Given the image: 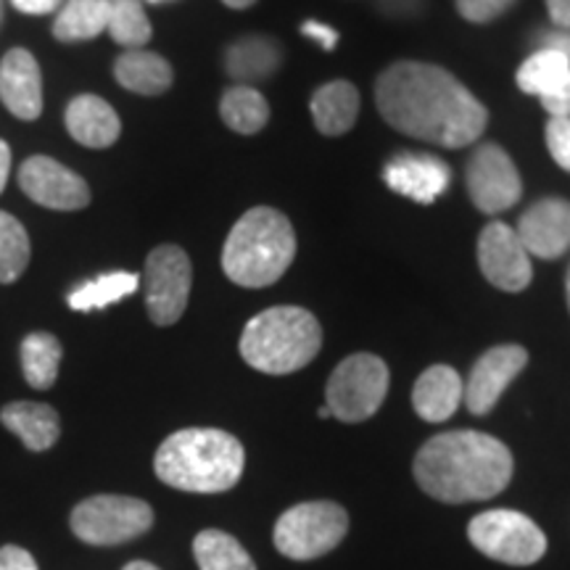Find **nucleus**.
Here are the masks:
<instances>
[{
	"label": "nucleus",
	"mask_w": 570,
	"mask_h": 570,
	"mask_svg": "<svg viewBox=\"0 0 570 570\" xmlns=\"http://www.w3.org/2000/svg\"><path fill=\"white\" fill-rule=\"evenodd\" d=\"M375 104L394 130L441 148H465L487 132L489 111L452 71L396 61L377 77Z\"/></svg>",
	"instance_id": "1"
},
{
	"label": "nucleus",
	"mask_w": 570,
	"mask_h": 570,
	"mask_svg": "<svg viewBox=\"0 0 570 570\" xmlns=\"http://www.w3.org/2000/svg\"><path fill=\"white\" fill-rule=\"evenodd\" d=\"M512 470L510 449L481 431L439 433L420 446L412 465L417 487L446 504L483 502L502 494Z\"/></svg>",
	"instance_id": "2"
},
{
	"label": "nucleus",
	"mask_w": 570,
	"mask_h": 570,
	"mask_svg": "<svg viewBox=\"0 0 570 570\" xmlns=\"http://www.w3.org/2000/svg\"><path fill=\"white\" fill-rule=\"evenodd\" d=\"M244 444L219 428H185L161 441L154 470L167 487L190 494H219L240 481Z\"/></svg>",
	"instance_id": "3"
},
{
	"label": "nucleus",
	"mask_w": 570,
	"mask_h": 570,
	"mask_svg": "<svg viewBox=\"0 0 570 570\" xmlns=\"http://www.w3.org/2000/svg\"><path fill=\"white\" fill-rule=\"evenodd\" d=\"M296 256L291 219L273 206H254L233 225L223 248V269L240 288H267L288 273Z\"/></svg>",
	"instance_id": "4"
},
{
	"label": "nucleus",
	"mask_w": 570,
	"mask_h": 570,
	"mask_svg": "<svg viewBox=\"0 0 570 570\" xmlns=\"http://www.w3.org/2000/svg\"><path fill=\"white\" fill-rule=\"evenodd\" d=\"M323 348V327L302 306H269L248 320L240 336L246 365L265 375H291L309 365Z\"/></svg>",
	"instance_id": "5"
},
{
	"label": "nucleus",
	"mask_w": 570,
	"mask_h": 570,
	"mask_svg": "<svg viewBox=\"0 0 570 570\" xmlns=\"http://www.w3.org/2000/svg\"><path fill=\"white\" fill-rule=\"evenodd\" d=\"M389 383V367L381 356L367 352L352 354L333 370L325 391V407L331 410V417L344 420V423H362L373 417L386 402Z\"/></svg>",
	"instance_id": "6"
},
{
	"label": "nucleus",
	"mask_w": 570,
	"mask_h": 570,
	"mask_svg": "<svg viewBox=\"0 0 570 570\" xmlns=\"http://www.w3.org/2000/svg\"><path fill=\"white\" fill-rule=\"evenodd\" d=\"M346 531L348 515L341 504L302 502L277 518L275 547L291 560H315L336 550Z\"/></svg>",
	"instance_id": "7"
},
{
	"label": "nucleus",
	"mask_w": 570,
	"mask_h": 570,
	"mask_svg": "<svg viewBox=\"0 0 570 570\" xmlns=\"http://www.w3.org/2000/svg\"><path fill=\"white\" fill-rule=\"evenodd\" d=\"M71 531L75 537L92 547L125 544L151 531L154 510L151 504L135 497L98 494L82 499L71 510Z\"/></svg>",
	"instance_id": "8"
},
{
	"label": "nucleus",
	"mask_w": 570,
	"mask_h": 570,
	"mask_svg": "<svg viewBox=\"0 0 570 570\" xmlns=\"http://www.w3.org/2000/svg\"><path fill=\"white\" fill-rule=\"evenodd\" d=\"M475 550L504 566H533L544 558L547 537L529 515L518 510H487L468 525Z\"/></svg>",
	"instance_id": "9"
},
{
	"label": "nucleus",
	"mask_w": 570,
	"mask_h": 570,
	"mask_svg": "<svg viewBox=\"0 0 570 570\" xmlns=\"http://www.w3.org/2000/svg\"><path fill=\"white\" fill-rule=\"evenodd\" d=\"M146 309L154 325H175L185 315L194 285V267L188 254L175 244L156 246L146 256Z\"/></svg>",
	"instance_id": "10"
},
{
	"label": "nucleus",
	"mask_w": 570,
	"mask_h": 570,
	"mask_svg": "<svg viewBox=\"0 0 570 570\" xmlns=\"http://www.w3.org/2000/svg\"><path fill=\"white\" fill-rule=\"evenodd\" d=\"M468 194L483 214H499L515 206L523 196L515 161L497 142H483L468 161Z\"/></svg>",
	"instance_id": "11"
},
{
	"label": "nucleus",
	"mask_w": 570,
	"mask_h": 570,
	"mask_svg": "<svg viewBox=\"0 0 570 570\" xmlns=\"http://www.w3.org/2000/svg\"><path fill=\"white\" fill-rule=\"evenodd\" d=\"M479 265L487 281L504 294H520L529 288L533 269L531 256L520 244L515 227L508 223H491L479 238Z\"/></svg>",
	"instance_id": "12"
},
{
	"label": "nucleus",
	"mask_w": 570,
	"mask_h": 570,
	"mask_svg": "<svg viewBox=\"0 0 570 570\" xmlns=\"http://www.w3.org/2000/svg\"><path fill=\"white\" fill-rule=\"evenodd\" d=\"M19 185L38 206L56 212H80L90 204L85 177L71 173L51 156H30L19 169Z\"/></svg>",
	"instance_id": "13"
},
{
	"label": "nucleus",
	"mask_w": 570,
	"mask_h": 570,
	"mask_svg": "<svg viewBox=\"0 0 570 570\" xmlns=\"http://www.w3.org/2000/svg\"><path fill=\"white\" fill-rule=\"evenodd\" d=\"M525 365H529V352H525L523 346L502 344L489 348V352L475 362L473 370H470L465 394H462L465 407L473 412V415H489V412L497 407L504 389L523 373Z\"/></svg>",
	"instance_id": "14"
},
{
	"label": "nucleus",
	"mask_w": 570,
	"mask_h": 570,
	"mask_svg": "<svg viewBox=\"0 0 570 570\" xmlns=\"http://www.w3.org/2000/svg\"><path fill=\"white\" fill-rule=\"evenodd\" d=\"M515 233L529 254L539 259H558L570 248V202L541 198L525 209Z\"/></svg>",
	"instance_id": "15"
},
{
	"label": "nucleus",
	"mask_w": 570,
	"mask_h": 570,
	"mask_svg": "<svg viewBox=\"0 0 570 570\" xmlns=\"http://www.w3.org/2000/svg\"><path fill=\"white\" fill-rule=\"evenodd\" d=\"M383 180L394 194L412 198L417 204H433L446 194L452 183V169L439 156L399 154L383 169Z\"/></svg>",
	"instance_id": "16"
},
{
	"label": "nucleus",
	"mask_w": 570,
	"mask_h": 570,
	"mask_svg": "<svg viewBox=\"0 0 570 570\" xmlns=\"http://www.w3.org/2000/svg\"><path fill=\"white\" fill-rule=\"evenodd\" d=\"M0 101L21 122H35L42 114L40 63L27 48H11L0 61Z\"/></svg>",
	"instance_id": "17"
},
{
	"label": "nucleus",
	"mask_w": 570,
	"mask_h": 570,
	"mask_svg": "<svg viewBox=\"0 0 570 570\" xmlns=\"http://www.w3.org/2000/svg\"><path fill=\"white\" fill-rule=\"evenodd\" d=\"M67 130L85 148H109L119 140L122 122L119 114L114 111L111 104H106L101 96H85L71 98L67 106Z\"/></svg>",
	"instance_id": "18"
},
{
	"label": "nucleus",
	"mask_w": 570,
	"mask_h": 570,
	"mask_svg": "<svg viewBox=\"0 0 570 570\" xmlns=\"http://www.w3.org/2000/svg\"><path fill=\"white\" fill-rule=\"evenodd\" d=\"M465 394L460 373L449 365H433L417 377L412 389V407L425 423H444L458 412Z\"/></svg>",
	"instance_id": "19"
},
{
	"label": "nucleus",
	"mask_w": 570,
	"mask_h": 570,
	"mask_svg": "<svg viewBox=\"0 0 570 570\" xmlns=\"http://www.w3.org/2000/svg\"><path fill=\"white\" fill-rule=\"evenodd\" d=\"M0 423L30 452H46L61 436V420L51 404L11 402L0 410Z\"/></svg>",
	"instance_id": "20"
},
{
	"label": "nucleus",
	"mask_w": 570,
	"mask_h": 570,
	"mask_svg": "<svg viewBox=\"0 0 570 570\" xmlns=\"http://www.w3.org/2000/svg\"><path fill=\"white\" fill-rule=\"evenodd\" d=\"M283 63L281 42L269 35H246L225 51V69L238 85L269 80Z\"/></svg>",
	"instance_id": "21"
},
{
	"label": "nucleus",
	"mask_w": 570,
	"mask_h": 570,
	"mask_svg": "<svg viewBox=\"0 0 570 570\" xmlns=\"http://www.w3.org/2000/svg\"><path fill=\"white\" fill-rule=\"evenodd\" d=\"M360 117V90L346 80L325 82L312 96V119L327 138L348 132Z\"/></svg>",
	"instance_id": "22"
},
{
	"label": "nucleus",
	"mask_w": 570,
	"mask_h": 570,
	"mask_svg": "<svg viewBox=\"0 0 570 570\" xmlns=\"http://www.w3.org/2000/svg\"><path fill=\"white\" fill-rule=\"evenodd\" d=\"M114 77L125 90L138 96H161L173 88L175 71L164 56L151 51H127L114 63Z\"/></svg>",
	"instance_id": "23"
},
{
	"label": "nucleus",
	"mask_w": 570,
	"mask_h": 570,
	"mask_svg": "<svg viewBox=\"0 0 570 570\" xmlns=\"http://www.w3.org/2000/svg\"><path fill=\"white\" fill-rule=\"evenodd\" d=\"M109 9L111 3L106 0H67L53 21V38L59 42L96 40L109 27Z\"/></svg>",
	"instance_id": "24"
},
{
	"label": "nucleus",
	"mask_w": 570,
	"mask_h": 570,
	"mask_svg": "<svg viewBox=\"0 0 570 570\" xmlns=\"http://www.w3.org/2000/svg\"><path fill=\"white\" fill-rule=\"evenodd\" d=\"M219 117L238 135H256L269 122V106L259 90L252 85H233L223 92L219 101Z\"/></svg>",
	"instance_id": "25"
},
{
	"label": "nucleus",
	"mask_w": 570,
	"mask_h": 570,
	"mask_svg": "<svg viewBox=\"0 0 570 570\" xmlns=\"http://www.w3.org/2000/svg\"><path fill=\"white\" fill-rule=\"evenodd\" d=\"M61 341L53 333L38 331L21 341V370H24L27 383L38 391H48L59 377L61 367Z\"/></svg>",
	"instance_id": "26"
},
{
	"label": "nucleus",
	"mask_w": 570,
	"mask_h": 570,
	"mask_svg": "<svg viewBox=\"0 0 570 570\" xmlns=\"http://www.w3.org/2000/svg\"><path fill=\"white\" fill-rule=\"evenodd\" d=\"M194 554L202 570H256L252 554L230 533L206 529L194 539Z\"/></svg>",
	"instance_id": "27"
},
{
	"label": "nucleus",
	"mask_w": 570,
	"mask_h": 570,
	"mask_svg": "<svg viewBox=\"0 0 570 570\" xmlns=\"http://www.w3.org/2000/svg\"><path fill=\"white\" fill-rule=\"evenodd\" d=\"M140 288V277L135 273H109L96 277V281L80 285L69 294V306L75 312H92L101 306L122 302L125 296H132Z\"/></svg>",
	"instance_id": "28"
},
{
	"label": "nucleus",
	"mask_w": 570,
	"mask_h": 570,
	"mask_svg": "<svg viewBox=\"0 0 570 570\" xmlns=\"http://www.w3.org/2000/svg\"><path fill=\"white\" fill-rule=\"evenodd\" d=\"M570 75V61L560 51L541 48L518 69V88L529 96H547Z\"/></svg>",
	"instance_id": "29"
},
{
	"label": "nucleus",
	"mask_w": 570,
	"mask_h": 570,
	"mask_svg": "<svg viewBox=\"0 0 570 570\" xmlns=\"http://www.w3.org/2000/svg\"><path fill=\"white\" fill-rule=\"evenodd\" d=\"M106 32L117 46L127 51H140L154 38V27L142 11L140 0H114L109 9V27Z\"/></svg>",
	"instance_id": "30"
},
{
	"label": "nucleus",
	"mask_w": 570,
	"mask_h": 570,
	"mask_svg": "<svg viewBox=\"0 0 570 570\" xmlns=\"http://www.w3.org/2000/svg\"><path fill=\"white\" fill-rule=\"evenodd\" d=\"M30 235L9 212L0 209V283H13L30 265Z\"/></svg>",
	"instance_id": "31"
},
{
	"label": "nucleus",
	"mask_w": 570,
	"mask_h": 570,
	"mask_svg": "<svg viewBox=\"0 0 570 570\" xmlns=\"http://www.w3.org/2000/svg\"><path fill=\"white\" fill-rule=\"evenodd\" d=\"M462 19L473 21V24H489L510 11L518 0H454Z\"/></svg>",
	"instance_id": "32"
},
{
	"label": "nucleus",
	"mask_w": 570,
	"mask_h": 570,
	"mask_svg": "<svg viewBox=\"0 0 570 570\" xmlns=\"http://www.w3.org/2000/svg\"><path fill=\"white\" fill-rule=\"evenodd\" d=\"M547 148H550L552 159L570 173V119L568 117L550 119V125H547Z\"/></svg>",
	"instance_id": "33"
},
{
	"label": "nucleus",
	"mask_w": 570,
	"mask_h": 570,
	"mask_svg": "<svg viewBox=\"0 0 570 570\" xmlns=\"http://www.w3.org/2000/svg\"><path fill=\"white\" fill-rule=\"evenodd\" d=\"M386 19H415L423 13L425 0H373Z\"/></svg>",
	"instance_id": "34"
},
{
	"label": "nucleus",
	"mask_w": 570,
	"mask_h": 570,
	"mask_svg": "<svg viewBox=\"0 0 570 570\" xmlns=\"http://www.w3.org/2000/svg\"><path fill=\"white\" fill-rule=\"evenodd\" d=\"M541 106H544V109L550 111L552 117H568L570 119V75L552 92L541 96Z\"/></svg>",
	"instance_id": "35"
},
{
	"label": "nucleus",
	"mask_w": 570,
	"mask_h": 570,
	"mask_svg": "<svg viewBox=\"0 0 570 570\" xmlns=\"http://www.w3.org/2000/svg\"><path fill=\"white\" fill-rule=\"evenodd\" d=\"M0 570H38V562L21 547H0Z\"/></svg>",
	"instance_id": "36"
},
{
	"label": "nucleus",
	"mask_w": 570,
	"mask_h": 570,
	"mask_svg": "<svg viewBox=\"0 0 570 570\" xmlns=\"http://www.w3.org/2000/svg\"><path fill=\"white\" fill-rule=\"evenodd\" d=\"M302 32H304L309 40H315L317 46L323 48V51H333V48L338 46V32L333 30V27L323 24V21H304Z\"/></svg>",
	"instance_id": "37"
},
{
	"label": "nucleus",
	"mask_w": 570,
	"mask_h": 570,
	"mask_svg": "<svg viewBox=\"0 0 570 570\" xmlns=\"http://www.w3.org/2000/svg\"><path fill=\"white\" fill-rule=\"evenodd\" d=\"M21 13H30V17H46L61 9L63 0H11Z\"/></svg>",
	"instance_id": "38"
},
{
	"label": "nucleus",
	"mask_w": 570,
	"mask_h": 570,
	"mask_svg": "<svg viewBox=\"0 0 570 570\" xmlns=\"http://www.w3.org/2000/svg\"><path fill=\"white\" fill-rule=\"evenodd\" d=\"M547 9L560 30H570V0H547Z\"/></svg>",
	"instance_id": "39"
},
{
	"label": "nucleus",
	"mask_w": 570,
	"mask_h": 570,
	"mask_svg": "<svg viewBox=\"0 0 570 570\" xmlns=\"http://www.w3.org/2000/svg\"><path fill=\"white\" fill-rule=\"evenodd\" d=\"M9 173H11V148L9 142L0 140V194H3L6 183H9Z\"/></svg>",
	"instance_id": "40"
},
{
	"label": "nucleus",
	"mask_w": 570,
	"mask_h": 570,
	"mask_svg": "<svg viewBox=\"0 0 570 570\" xmlns=\"http://www.w3.org/2000/svg\"><path fill=\"white\" fill-rule=\"evenodd\" d=\"M223 3L227 6V9H252V6L256 3V0H223Z\"/></svg>",
	"instance_id": "41"
},
{
	"label": "nucleus",
	"mask_w": 570,
	"mask_h": 570,
	"mask_svg": "<svg viewBox=\"0 0 570 570\" xmlns=\"http://www.w3.org/2000/svg\"><path fill=\"white\" fill-rule=\"evenodd\" d=\"M122 570H159V568L151 566V562H146V560H135V562H130V566H125Z\"/></svg>",
	"instance_id": "42"
},
{
	"label": "nucleus",
	"mask_w": 570,
	"mask_h": 570,
	"mask_svg": "<svg viewBox=\"0 0 570 570\" xmlns=\"http://www.w3.org/2000/svg\"><path fill=\"white\" fill-rule=\"evenodd\" d=\"M566 296H568V309H570V269H568V277H566Z\"/></svg>",
	"instance_id": "43"
},
{
	"label": "nucleus",
	"mask_w": 570,
	"mask_h": 570,
	"mask_svg": "<svg viewBox=\"0 0 570 570\" xmlns=\"http://www.w3.org/2000/svg\"><path fill=\"white\" fill-rule=\"evenodd\" d=\"M317 415H320V417H331V410H327V407H320V410H317Z\"/></svg>",
	"instance_id": "44"
},
{
	"label": "nucleus",
	"mask_w": 570,
	"mask_h": 570,
	"mask_svg": "<svg viewBox=\"0 0 570 570\" xmlns=\"http://www.w3.org/2000/svg\"><path fill=\"white\" fill-rule=\"evenodd\" d=\"M148 3H164V0H148Z\"/></svg>",
	"instance_id": "45"
},
{
	"label": "nucleus",
	"mask_w": 570,
	"mask_h": 570,
	"mask_svg": "<svg viewBox=\"0 0 570 570\" xmlns=\"http://www.w3.org/2000/svg\"><path fill=\"white\" fill-rule=\"evenodd\" d=\"M106 3H114V0H106Z\"/></svg>",
	"instance_id": "46"
},
{
	"label": "nucleus",
	"mask_w": 570,
	"mask_h": 570,
	"mask_svg": "<svg viewBox=\"0 0 570 570\" xmlns=\"http://www.w3.org/2000/svg\"><path fill=\"white\" fill-rule=\"evenodd\" d=\"M0 19H3V11H0Z\"/></svg>",
	"instance_id": "47"
}]
</instances>
